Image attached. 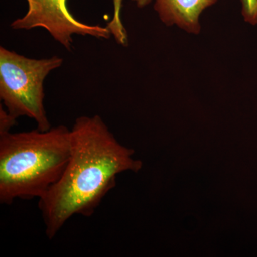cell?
Segmentation results:
<instances>
[{
	"instance_id": "1",
	"label": "cell",
	"mask_w": 257,
	"mask_h": 257,
	"mask_svg": "<svg viewBox=\"0 0 257 257\" xmlns=\"http://www.w3.org/2000/svg\"><path fill=\"white\" fill-rule=\"evenodd\" d=\"M119 143L98 115L82 116L71 128V153L57 183L39 199L49 239L74 215L89 217L122 172H138L143 162Z\"/></svg>"
},
{
	"instance_id": "2",
	"label": "cell",
	"mask_w": 257,
	"mask_h": 257,
	"mask_svg": "<svg viewBox=\"0 0 257 257\" xmlns=\"http://www.w3.org/2000/svg\"><path fill=\"white\" fill-rule=\"evenodd\" d=\"M71 153V130L0 134V203L45 196L62 177Z\"/></svg>"
},
{
	"instance_id": "3",
	"label": "cell",
	"mask_w": 257,
	"mask_h": 257,
	"mask_svg": "<svg viewBox=\"0 0 257 257\" xmlns=\"http://www.w3.org/2000/svg\"><path fill=\"white\" fill-rule=\"evenodd\" d=\"M62 62L57 56L37 60L0 47V98L9 114L35 120L40 131L52 128L44 104V82Z\"/></svg>"
},
{
	"instance_id": "4",
	"label": "cell",
	"mask_w": 257,
	"mask_h": 257,
	"mask_svg": "<svg viewBox=\"0 0 257 257\" xmlns=\"http://www.w3.org/2000/svg\"><path fill=\"white\" fill-rule=\"evenodd\" d=\"M28 10L25 16L11 24L13 30L45 29L56 41L67 50H72L74 35H89L109 39L111 31L99 25L81 23L69 12L67 0H27Z\"/></svg>"
},
{
	"instance_id": "5",
	"label": "cell",
	"mask_w": 257,
	"mask_h": 257,
	"mask_svg": "<svg viewBox=\"0 0 257 257\" xmlns=\"http://www.w3.org/2000/svg\"><path fill=\"white\" fill-rule=\"evenodd\" d=\"M217 2L218 0H155L154 9L166 26H177L190 35H199L202 30L201 15Z\"/></svg>"
},
{
	"instance_id": "6",
	"label": "cell",
	"mask_w": 257,
	"mask_h": 257,
	"mask_svg": "<svg viewBox=\"0 0 257 257\" xmlns=\"http://www.w3.org/2000/svg\"><path fill=\"white\" fill-rule=\"evenodd\" d=\"M241 15L249 25H257V0H241Z\"/></svg>"
},
{
	"instance_id": "7",
	"label": "cell",
	"mask_w": 257,
	"mask_h": 257,
	"mask_svg": "<svg viewBox=\"0 0 257 257\" xmlns=\"http://www.w3.org/2000/svg\"><path fill=\"white\" fill-rule=\"evenodd\" d=\"M17 124V118L12 116L8 111L0 106V134L10 133L12 128Z\"/></svg>"
},
{
	"instance_id": "8",
	"label": "cell",
	"mask_w": 257,
	"mask_h": 257,
	"mask_svg": "<svg viewBox=\"0 0 257 257\" xmlns=\"http://www.w3.org/2000/svg\"><path fill=\"white\" fill-rule=\"evenodd\" d=\"M134 3H136L137 6L140 8H143L151 3L152 0H132Z\"/></svg>"
}]
</instances>
